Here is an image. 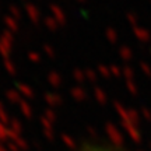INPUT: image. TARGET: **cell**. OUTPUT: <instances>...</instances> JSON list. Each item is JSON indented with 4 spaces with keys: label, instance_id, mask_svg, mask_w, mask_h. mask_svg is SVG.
I'll return each mask as SVG.
<instances>
[{
    "label": "cell",
    "instance_id": "1",
    "mask_svg": "<svg viewBox=\"0 0 151 151\" xmlns=\"http://www.w3.org/2000/svg\"><path fill=\"white\" fill-rule=\"evenodd\" d=\"M86 151H112V150H105V148H87Z\"/></svg>",
    "mask_w": 151,
    "mask_h": 151
}]
</instances>
